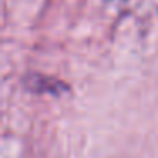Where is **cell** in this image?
I'll return each mask as SVG.
<instances>
[]
</instances>
